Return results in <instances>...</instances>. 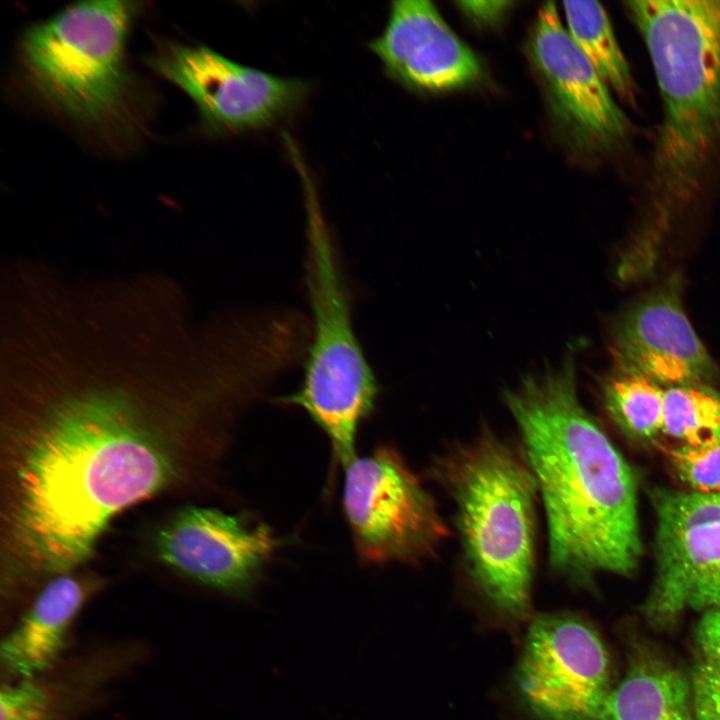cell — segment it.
<instances>
[{"mask_svg":"<svg viewBox=\"0 0 720 720\" xmlns=\"http://www.w3.org/2000/svg\"><path fill=\"white\" fill-rule=\"evenodd\" d=\"M625 5L646 44L663 104L653 159L662 231L672 212L699 191L720 143V0Z\"/></svg>","mask_w":720,"mask_h":720,"instance_id":"3","label":"cell"},{"mask_svg":"<svg viewBox=\"0 0 720 720\" xmlns=\"http://www.w3.org/2000/svg\"><path fill=\"white\" fill-rule=\"evenodd\" d=\"M146 63L182 89L215 132L270 126L294 112L308 91L303 80L240 64L201 44L164 41Z\"/></svg>","mask_w":720,"mask_h":720,"instance_id":"10","label":"cell"},{"mask_svg":"<svg viewBox=\"0 0 720 720\" xmlns=\"http://www.w3.org/2000/svg\"><path fill=\"white\" fill-rule=\"evenodd\" d=\"M433 473L456 507L468 574L498 612L531 610L538 487L526 458L490 431L450 449Z\"/></svg>","mask_w":720,"mask_h":720,"instance_id":"4","label":"cell"},{"mask_svg":"<svg viewBox=\"0 0 720 720\" xmlns=\"http://www.w3.org/2000/svg\"><path fill=\"white\" fill-rule=\"evenodd\" d=\"M610 335L616 369L640 374L664 388L713 385L720 378L718 366L684 311L678 275L628 307Z\"/></svg>","mask_w":720,"mask_h":720,"instance_id":"13","label":"cell"},{"mask_svg":"<svg viewBox=\"0 0 720 720\" xmlns=\"http://www.w3.org/2000/svg\"><path fill=\"white\" fill-rule=\"evenodd\" d=\"M139 9L137 2L84 1L28 27L19 61L32 93L88 126L124 120L131 91L126 44Z\"/></svg>","mask_w":720,"mask_h":720,"instance_id":"6","label":"cell"},{"mask_svg":"<svg viewBox=\"0 0 720 720\" xmlns=\"http://www.w3.org/2000/svg\"><path fill=\"white\" fill-rule=\"evenodd\" d=\"M656 573L641 614L672 629L687 610L720 607V492L655 488Z\"/></svg>","mask_w":720,"mask_h":720,"instance_id":"8","label":"cell"},{"mask_svg":"<svg viewBox=\"0 0 720 720\" xmlns=\"http://www.w3.org/2000/svg\"><path fill=\"white\" fill-rule=\"evenodd\" d=\"M563 11L568 33L599 76L632 103L635 86L630 67L603 6L596 1H565Z\"/></svg>","mask_w":720,"mask_h":720,"instance_id":"17","label":"cell"},{"mask_svg":"<svg viewBox=\"0 0 720 720\" xmlns=\"http://www.w3.org/2000/svg\"><path fill=\"white\" fill-rule=\"evenodd\" d=\"M664 389L645 376L616 368L602 384L609 415L626 433L642 439L661 433Z\"/></svg>","mask_w":720,"mask_h":720,"instance_id":"18","label":"cell"},{"mask_svg":"<svg viewBox=\"0 0 720 720\" xmlns=\"http://www.w3.org/2000/svg\"><path fill=\"white\" fill-rule=\"evenodd\" d=\"M548 524L549 561L579 584L630 575L640 540L633 471L581 404L571 353L504 393Z\"/></svg>","mask_w":720,"mask_h":720,"instance_id":"2","label":"cell"},{"mask_svg":"<svg viewBox=\"0 0 720 720\" xmlns=\"http://www.w3.org/2000/svg\"><path fill=\"white\" fill-rule=\"evenodd\" d=\"M280 544L272 528L216 508L181 510L160 532V558L186 576L238 597L249 596Z\"/></svg>","mask_w":720,"mask_h":720,"instance_id":"12","label":"cell"},{"mask_svg":"<svg viewBox=\"0 0 720 720\" xmlns=\"http://www.w3.org/2000/svg\"><path fill=\"white\" fill-rule=\"evenodd\" d=\"M92 590L88 582L68 575L54 578L43 588L1 643L0 661L7 676L35 678L54 664Z\"/></svg>","mask_w":720,"mask_h":720,"instance_id":"15","label":"cell"},{"mask_svg":"<svg viewBox=\"0 0 720 720\" xmlns=\"http://www.w3.org/2000/svg\"><path fill=\"white\" fill-rule=\"evenodd\" d=\"M54 695L43 683L19 679L2 686L0 692L1 720H52Z\"/></svg>","mask_w":720,"mask_h":720,"instance_id":"22","label":"cell"},{"mask_svg":"<svg viewBox=\"0 0 720 720\" xmlns=\"http://www.w3.org/2000/svg\"><path fill=\"white\" fill-rule=\"evenodd\" d=\"M626 672L603 720H696L689 676L642 635L626 639Z\"/></svg>","mask_w":720,"mask_h":720,"instance_id":"16","label":"cell"},{"mask_svg":"<svg viewBox=\"0 0 720 720\" xmlns=\"http://www.w3.org/2000/svg\"><path fill=\"white\" fill-rule=\"evenodd\" d=\"M344 469L343 512L360 562L415 564L432 555L447 528L397 450L377 447Z\"/></svg>","mask_w":720,"mask_h":720,"instance_id":"7","label":"cell"},{"mask_svg":"<svg viewBox=\"0 0 720 720\" xmlns=\"http://www.w3.org/2000/svg\"><path fill=\"white\" fill-rule=\"evenodd\" d=\"M369 47L391 78L414 91L461 89L483 76L478 57L430 1L391 2L386 26Z\"/></svg>","mask_w":720,"mask_h":720,"instance_id":"14","label":"cell"},{"mask_svg":"<svg viewBox=\"0 0 720 720\" xmlns=\"http://www.w3.org/2000/svg\"><path fill=\"white\" fill-rule=\"evenodd\" d=\"M527 50L553 123L571 148L600 153L626 137L625 113L571 38L554 3L539 9Z\"/></svg>","mask_w":720,"mask_h":720,"instance_id":"11","label":"cell"},{"mask_svg":"<svg viewBox=\"0 0 720 720\" xmlns=\"http://www.w3.org/2000/svg\"><path fill=\"white\" fill-rule=\"evenodd\" d=\"M306 213L311 336L302 381L278 402L305 411L346 467L357 457L356 435L375 408L379 385L355 332L349 287L319 202L308 201Z\"/></svg>","mask_w":720,"mask_h":720,"instance_id":"5","label":"cell"},{"mask_svg":"<svg viewBox=\"0 0 720 720\" xmlns=\"http://www.w3.org/2000/svg\"><path fill=\"white\" fill-rule=\"evenodd\" d=\"M515 685L539 720H603L613 690L609 654L582 618L542 614L528 628Z\"/></svg>","mask_w":720,"mask_h":720,"instance_id":"9","label":"cell"},{"mask_svg":"<svg viewBox=\"0 0 720 720\" xmlns=\"http://www.w3.org/2000/svg\"><path fill=\"white\" fill-rule=\"evenodd\" d=\"M667 455L691 491L720 492V436L699 445L682 444L670 448Z\"/></svg>","mask_w":720,"mask_h":720,"instance_id":"21","label":"cell"},{"mask_svg":"<svg viewBox=\"0 0 720 720\" xmlns=\"http://www.w3.org/2000/svg\"><path fill=\"white\" fill-rule=\"evenodd\" d=\"M661 433L686 445L720 436V392L703 383L665 388Z\"/></svg>","mask_w":720,"mask_h":720,"instance_id":"19","label":"cell"},{"mask_svg":"<svg viewBox=\"0 0 720 720\" xmlns=\"http://www.w3.org/2000/svg\"><path fill=\"white\" fill-rule=\"evenodd\" d=\"M95 351V348H94ZM88 353L81 387L62 397L37 428L19 470L18 527L42 565L66 572L91 554L120 510L159 490L171 463L129 389L132 366ZM80 370V368H79ZM81 372V371H80Z\"/></svg>","mask_w":720,"mask_h":720,"instance_id":"1","label":"cell"},{"mask_svg":"<svg viewBox=\"0 0 720 720\" xmlns=\"http://www.w3.org/2000/svg\"><path fill=\"white\" fill-rule=\"evenodd\" d=\"M457 5L470 19L479 24H494L508 11L510 1H460Z\"/></svg>","mask_w":720,"mask_h":720,"instance_id":"23","label":"cell"},{"mask_svg":"<svg viewBox=\"0 0 720 720\" xmlns=\"http://www.w3.org/2000/svg\"><path fill=\"white\" fill-rule=\"evenodd\" d=\"M688 675L696 720H720V607L704 611L693 638Z\"/></svg>","mask_w":720,"mask_h":720,"instance_id":"20","label":"cell"}]
</instances>
